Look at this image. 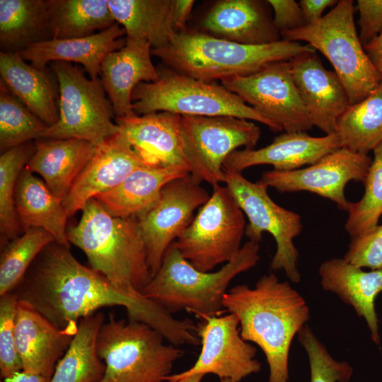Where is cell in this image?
Returning <instances> with one entry per match:
<instances>
[{
    "label": "cell",
    "mask_w": 382,
    "mask_h": 382,
    "mask_svg": "<svg viewBox=\"0 0 382 382\" xmlns=\"http://www.w3.org/2000/svg\"><path fill=\"white\" fill-rule=\"evenodd\" d=\"M11 292L73 337L81 319L103 307L120 306L126 309L129 320L149 325L173 345L200 343L192 320L174 318L141 293L117 288L100 272L80 263L69 248L55 241L40 252Z\"/></svg>",
    "instance_id": "obj_1"
},
{
    "label": "cell",
    "mask_w": 382,
    "mask_h": 382,
    "mask_svg": "<svg viewBox=\"0 0 382 382\" xmlns=\"http://www.w3.org/2000/svg\"><path fill=\"white\" fill-rule=\"evenodd\" d=\"M223 306L238 318L241 337L263 352L269 382H289L291 345L310 318L303 297L270 273L260 277L253 288L238 284L228 290Z\"/></svg>",
    "instance_id": "obj_2"
},
{
    "label": "cell",
    "mask_w": 382,
    "mask_h": 382,
    "mask_svg": "<svg viewBox=\"0 0 382 382\" xmlns=\"http://www.w3.org/2000/svg\"><path fill=\"white\" fill-rule=\"evenodd\" d=\"M81 211L79 223L66 231L69 242L117 288L141 293L152 276L137 219L113 216L95 198Z\"/></svg>",
    "instance_id": "obj_3"
},
{
    "label": "cell",
    "mask_w": 382,
    "mask_h": 382,
    "mask_svg": "<svg viewBox=\"0 0 382 382\" xmlns=\"http://www.w3.org/2000/svg\"><path fill=\"white\" fill-rule=\"evenodd\" d=\"M316 52L310 45L281 40L264 45L240 44L204 33H176L168 45L152 49L169 69L207 82L252 74L276 62Z\"/></svg>",
    "instance_id": "obj_4"
},
{
    "label": "cell",
    "mask_w": 382,
    "mask_h": 382,
    "mask_svg": "<svg viewBox=\"0 0 382 382\" xmlns=\"http://www.w3.org/2000/svg\"><path fill=\"white\" fill-rule=\"evenodd\" d=\"M259 252V243L248 241L220 270L203 272L191 265L171 244L159 270L141 293L171 314L185 310L199 318L219 316L230 282L257 264Z\"/></svg>",
    "instance_id": "obj_5"
},
{
    "label": "cell",
    "mask_w": 382,
    "mask_h": 382,
    "mask_svg": "<svg viewBox=\"0 0 382 382\" xmlns=\"http://www.w3.org/2000/svg\"><path fill=\"white\" fill-rule=\"evenodd\" d=\"M163 335L149 325L117 320L113 314L101 325L96 351L105 365L98 382H162L170 374L183 349L167 345Z\"/></svg>",
    "instance_id": "obj_6"
},
{
    "label": "cell",
    "mask_w": 382,
    "mask_h": 382,
    "mask_svg": "<svg viewBox=\"0 0 382 382\" xmlns=\"http://www.w3.org/2000/svg\"><path fill=\"white\" fill-rule=\"evenodd\" d=\"M157 69L158 81L141 82L132 92V107L137 115L169 112L180 115L231 116L260 122L274 132L283 131L221 84L195 79L168 67Z\"/></svg>",
    "instance_id": "obj_7"
},
{
    "label": "cell",
    "mask_w": 382,
    "mask_h": 382,
    "mask_svg": "<svg viewBox=\"0 0 382 382\" xmlns=\"http://www.w3.org/2000/svg\"><path fill=\"white\" fill-rule=\"evenodd\" d=\"M282 40L306 42L330 62L348 95L349 104L366 98L382 75L368 57L357 35L352 0H340L320 19L281 33Z\"/></svg>",
    "instance_id": "obj_8"
},
{
    "label": "cell",
    "mask_w": 382,
    "mask_h": 382,
    "mask_svg": "<svg viewBox=\"0 0 382 382\" xmlns=\"http://www.w3.org/2000/svg\"><path fill=\"white\" fill-rule=\"evenodd\" d=\"M48 66L59 88V120L40 139L76 138L96 146L119 132L112 105L100 79H88L79 66L65 62Z\"/></svg>",
    "instance_id": "obj_9"
},
{
    "label": "cell",
    "mask_w": 382,
    "mask_h": 382,
    "mask_svg": "<svg viewBox=\"0 0 382 382\" xmlns=\"http://www.w3.org/2000/svg\"><path fill=\"white\" fill-rule=\"evenodd\" d=\"M209 199L172 245L196 269L212 272L241 248L245 221L227 186H212Z\"/></svg>",
    "instance_id": "obj_10"
},
{
    "label": "cell",
    "mask_w": 382,
    "mask_h": 382,
    "mask_svg": "<svg viewBox=\"0 0 382 382\" xmlns=\"http://www.w3.org/2000/svg\"><path fill=\"white\" fill-rule=\"evenodd\" d=\"M180 139L190 174L199 182L224 181V163L239 147L253 149L260 129L253 121L231 116L181 115Z\"/></svg>",
    "instance_id": "obj_11"
},
{
    "label": "cell",
    "mask_w": 382,
    "mask_h": 382,
    "mask_svg": "<svg viewBox=\"0 0 382 382\" xmlns=\"http://www.w3.org/2000/svg\"><path fill=\"white\" fill-rule=\"evenodd\" d=\"M224 172L223 183L248 219L245 235L249 241L260 243L263 233H270L277 247L270 269L273 272L284 270L291 282L299 283V253L294 239L303 228L301 216L275 203L269 196L267 187L258 181L253 183L241 173Z\"/></svg>",
    "instance_id": "obj_12"
},
{
    "label": "cell",
    "mask_w": 382,
    "mask_h": 382,
    "mask_svg": "<svg viewBox=\"0 0 382 382\" xmlns=\"http://www.w3.org/2000/svg\"><path fill=\"white\" fill-rule=\"evenodd\" d=\"M221 81L224 88L286 132H306L313 127L294 84L289 61L273 62L252 74Z\"/></svg>",
    "instance_id": "obj_13"
},
{
    "label": "cell",
    "mask_w": 382,
    "mask_h": 382,
    "mask_svg": "<svg viewBox=\"0 0 382 382\" xmlns=\"http://www.w3.org/2000/svg\"><path fill=\"white\" fill-rule=\"evenodd\" d=\"M199 319L196 333L202 349L197 359L188 369L170 374L165 381L175 382L195 374H212L220 379L240 382L261 370V364L255 358L257 349L241 337L236 315L229 313Z\"/></svg>",
    "instance_id": "obj_14"
},
{
    "label": "cell",
    "mask_w": 382,
    "mask_h": 382,
    "mask_svg": "<svg viewBox=\"0 0 382 382\" xmlns=\"http://www.w3.org/2000/svg\"><path fill=\"white\" fill-rule=\"evenodd\" d=\"M201 183L190 174L170 181L156 204L137 218L152 277L168 248L191 223L194 212L209 199Z\"/></svg>",
    "instance_id": "obj_15"
},
{
    "label": "cell",
    "mask_w": 382,
    "mask_h": 382,
    "mask_svg": "<svg viewBox=\"0 0 382 382\" xmlns=\"http://www.w3.org/2000/svg\"><path fill=\"white\" fill-rule=\"evenodd\" d=\"M371 161L368 154L341 147L306 168L265 171L258 182L280 192H310L330 199L340 209L347 211L345 186L352 180L363 183Z\"/></svg>",
    "instance_id": "obj_16"
},
{
    "label": "cell",
    "mask_w": 382,
    "mask_h": 382,
    "mask_svg": "<svg viewBox=\"0 0 382 382\" xmlns=\"http://www.w3.org/2000/svg\"><path fill=\"white\" fill-rule=\"evenodd\" d=\"M181 115L158 112L115 117L118 134L131 146L143 163L149 167L190 168L180 139Z\"/></svg>",
    "instance_id": "obj_17"
},
{
    "label": "cell",
    "mask_w": 382,
    "mask_h": 382,
    "mask_svg": "<svg viewBox=\"0 0 382 382\" xmlns=\"http://www.w3.org/2000/svg\"><path fill=\"white\" fill-rule=\"evenodd\" d=\"M289 63L294 84L313 126L325 134L335 133L339 117L350 105L337 74L323 66L316 52L298 55Z\"/></svg>",
    "instance_id": "obj_18"
},
{
    "label": "cell",
    "mask_w": 382,
    "mask_h": 382,
    "mask_svg": "<svg viewBox=\"0 0 382 382\" xmlns=\"http://www.w3.org/2000/svg\"><path fill=\"white\" fill-rule=\"evenodd\" d=\"M146 166L117 133L96 146L91 158L62 203L70 217L97 195L119 185L137 168Z\"/></svg>",
    "instance_id": "obj_19"
},
{
    "label": "cell",
    "mask_w": 382,
    "mask_h": 382,
    "mask_svg": "<svg viewBox=\"0 0 382 382\" xmlns=\"http://www.w3.org/2000/svg\"><path fill=\"white\" fill-rule=\"evenodd\" d=\"M341 147L336 132L312 137L306 132H285L263 148L232 152L224 163V170L241 173L250 167L263 164L272 165L276 170H294L312 165Z\"/></svg>",
    "instance_id": "obj_20"
},
{
    "label": "cell",
    "mask_w": 382,
    "mask_h": 382,
    "mask_svg": "<svg viewBox=\"0 0 382 382\" xmlns=\"http://www.w3.org/2000/svg\"><path fill=\"white\" fill-rule=\"evenodd\" d=\"M125 45L107 54L101 63L100 80L110 100L115 117L135 115L132 95L141 82L159 79L152 63L151 46L145 40L125 37Z\"/></svg>",
    "instance_id": "obj_21"
},
{
    "label": "cell",
    "mask_w": 382,
    "mask_h": 382,
    "mask_svg": "<svg viewBox=\"0 0 382 382\" xmlns=\"http://www.w3.org/2000/svg\"><path fill=\"white\" fill-rule=\"evenodd\" d=\"M15 337L23 370L51 378L74 337L59 329L28 303L18 300Z\"/></svg>",
    "instance_id": "obj_22"
},
{
    "label": "cell",
    "mask_w": 382,
    "mask_h": 382,
    "mask_svg": "<svg viewBox=\"0 0 382 382\" xmlns=\"http://www.w3.org/2000/svg\"><path fill=\"white\" fill-rule=\"evenodd\" d=\"M266 1L221 0L204 16V33L244 45H264L282 40L267 9Z\"/></svg>",
    "instance_id": "obj_23"
},
{
    "label": "cell",
    "mask_w": 382,
    "mask_h": 382,
    "mask_svg": "<svg viewBox=\"0 0 382 382\" xmlns=\"http://www.w3.org/2000/svg\"><path fill=\"white\" fill-rule=\"evenodd\" d=\"M125 29L116 23L106 30L87 37L51 39L36 43L18 54L38 69H44L53 62L79 63L83 66L89 78L97 79L105 56L125 45Z\"/></svg>",
    "instance_id": "obj_24"
},
{
    "label": "cell",
    "mask_w": 382,
    "mask_h": 382,
    "mask_svg": "<svg viewBox=\"0 0 382 382\" xmlns=\"http://www.w3.org/2000/svg\"><path fill=\"white\" fill-rule=\"evenodd\" d=\"M0 74L8 91L47 127L57 122L59 88L50 66L38 69L18 53L1 52Z\"/></svg>",
    "instance_id": "obj_25"
},
{
    "label": "cell",
    "mask_w": 382,
    "mask_h": 382,
    "mask_svg": "<svg viewBox=\"0 0 382 382\" xmlns=\"http://www.w3.org/2000/svg\"><path fill=\"white\" fill-rule=\"evenodd\" d=\"M318 273L323 289L335 294L344 303L352 306L357 314L364 318L372 340L379 345V320L375 300L382 293V268L365 272L343 258H332L320 265Z\"/></svg>",
    "instance_id": "obj_26"
},
{
    "label": "cell",
    "mask_w": 382,
    "mask_h": 382,
    "mask_svg": "<svg viewBox=\"0 0 382 382\" xmlns=\"http://www.w3.org/2000/svg\"><path fill=\"white\" fill-rule=\"evenodd\" d=\"M35 144V152L25 168L38 173L63 201L93 155L96 145L76 138L38 139Z\"/></svg>",
    "instance_id": "obj_27"
},
{
    "label": "cell",
    "mask_w": 382,
    "mask_h": 382,
    "mask_svg": "<svg viewBox=\"0 0 382 382\" xmlns=\"http://www.w3.org/2000/svg\"><path fill=\"white\" fill-rule=\"evenodd\" d=\"M189 174L180 168L142 166L95 199L113 216L137 219L156 204L168 183Z\"/></svg>",
    "instance_id": "obj_28"
},
{
    "label": "cell",
    "mask_w": 382,
    "mask_h": 382,
    "mask_svg": "<svg viewBox=\"0 0 382 382\" xmlns=\"http://www.w3.org/2000/svg\"><path fill=\"white\" fill-rule=\"evenodd\" d=\"M15 206L24 229L42 228L53 236L55 242L69 248L66 230L69 216L62 200L52 192L42 180L25 167L17 180Z\"/></svg>",
    "instance_id": "obj_29"
},
{
    "label": "cell",
    "mask_w": 382,
    "mask_h": 382,
    "mask_svg": "<svg viewBox=\"0 0 382 382\" xmlns=\"http://www.w3.org/2000/svg\"><path fill=\"white\" fill-rule=\"evenodd\" d=\"M108 3L126 36L145 40L152 49L164 47L178 33L174 21L175 0H108Z\"/></svg>",
    "instance_id": "obj_30"
},
{
    "label": "cell",
    "mask_w": 382,
    "mask_h": 382,
    "mask_svg": "<svg viewBox=\"0 0 382 382\" xmlns=\"http://www.w3.org/2000/svg\"><path fill=\"white\" fill-rule=\"evenodd\" d=\"M52 38L47 0H0L1 52L20 53Z\"/></svg>",
    "instance_id": "obj_31"
},
{
    "label": "cell",
    "mask_w": 382,
    "mask_h": 382,
    "mask_svg": "<svg viewBox=\"0 0 382 382\" xmlns=\"http://www.w3.org/2000/svg\"><path fill=\"white\" fill-rule=\"evenodd\" d=\"M104 314L96 312L80 320L77 332L55 367L50 382H98L105 365L96 351L99 330Z\"/></svg>",
    "instance_id": "obj_32"
},
{
    "label": "cell",
    "mask_w": 382,
    "mask_h": 382,
    "mask_svg": "<svg viewBox=\"0 0 382 382\" xmlns=\"http://www.w3.org/2000/svg\"><path fill=\"white\" fill-rule=\"evenodd\" d=\"M52 39L84 37L112 26L108 0H47Z\"/></svg>",
    "instance_id": "obj_33"
},
{
    "label": "cell",
    "mask_w": 382,
    "mask_h": 382,
    "mask_svg": "<svg viewBox=\"0 0 382 382\" xmlns=\"http://www.w3.org/2000/svg\"><path fill=\"white\" fill-rule=\"evenodd\" d=\"M335 132L342 147L363 154L382 142V80L366 98L347 108Z\"/></svg>",
    "instance_id": "obj_34"
},
{
    "label": "cell",
    "mask_w": 382,
    "mask_h": 382,
    "mask_svg": "<svg viewBox=\"0 0 382 382\" xmlns=\"http://www.w3.org/2000/svg\"><path fill=\"white\" fill-rule=\"evenodd\" d=\"M35 144L29 141L1 153L0 156V230L3 248L18 237L21 223L15 206L18 178L33 155Z\"/></svg>",
    "instance_id": "obj_35"
},
{
    "label": "cell",
    "mask_w": 382,
    "mask_h": 382,
    "mask_svg": "<svg viewBox=\"0 0 382 382\" xmlns=\"http://www.w3.org/2000/svg\"><path fill=\"white\" fill-rule=\"evenodd\" d=\"M55 241L47 231L30 228L2 249L0 258V296L11 292L40 253Z\"/></svg>",
    "instance_id": "obj_36"
},
{
    "label": "cell",
    "mask_w": 382,
    "mask_h": 382,
    "mask_svg": "<svg viewBox=\"0 0 382 382\" xmlns=\"http://www.w3.org/2000/svg\"><path fill=\"white\" fill-rule=\"evenodd\" d=\"M47 126L1 81L0 150L3 153L14 146L40 138Z\"/></svg>",
    "instance_id": "obj_37"
},
{
    "label": "cell",
    "mask_w": 382,
    "mask_h": 382,
    "mask_svg": "<svg viewBox=\"0 0 382 382\" xmlns=\"http://www.w3.org/2000/svg\"><path fill=\"white\" fill-rule=\"evenodd\" d=\"M373 151L374 159L363 182L364 195L356 202H349L345 228L351 238L378 225L382 215V142Z\"/></svg>",
    "instance_id": "obj_38"
},
{
    "label": "cell",
    "mask_w": 382,
    "mask_h": 382,
    "mask_svg": "<svg viewBox=\"0 0 382 382\" xmlns=\"http://www.w3.org/2000/svg\"><path fill=\"white\" fill-rule=\"evenodd\" d=\"M298 340L305 349L311 371L310 382H349L353 369L347 361H338L306 324L298 333Z\"/></svg>",
    "instance_id": "obj_39"
},
{
    "label": "cell",
    "mask_w": 382,
    "mask_h": 382,
    "mask_svg": "<svg viewBox=\"0 0 382 382\" xmlns=\"http://www.w3.org/2000/svg\"><path fill=\"white\" fill-rule=\"evenodd\" d=\"M18 301L13 292L0 296V373L4 379L23 370L15 337Z\"/></svg>",
    "instance_id": "obj_40"
},
{
    "label": "cell",
    "mask_w": 382,
    "mask_h": 382,
    "mask_svg": "<svg viewBox=\"0 0 382 382\" xmlns=\"http://www.w3.org/2000/svg\"><path fill=\"white\" fill-rule=\"evenodd\" d=\"M343 259L361 268H382V225L352 238Z\"/></svg>",
    "instance_id": "obj_41"
},
{
    "label": "cell",
    "mask_w": 382,
    "mask_h": 382,
    "mask_svg": "<svg viewBox=\"0 0 382 382\" xmlns=\"http://www.w3.org/2000/svg\"><path fill=\"white\" fill-rule=\"evenodd\" d=\"M359 40L365 46L382 31V0H358Z\"/></svg>",
    "instance_id": "obj_42"
},
{
    "label": "cell",
    "mask_w": 382,
    "mask_h": 382,
    "mask_svg": "<svg viewBox=\"0 0 382 382\" xmlns=\"http://www.w3.org/2000/svg\"><path fill=\"white\" fill-rule=\"evenodd\" d=\"M267 2L273 9V24L280 34L306 25L299 3L294 0H268Z\"/></svg>",
    "instance_id": "obj_43"
},
{
    "label": "cell",
    "mask_w": 382,
    "mask_h": 382,
    "mask_svg": "<svg viewBox=\"0 0 382 382\" xmlns=\"http://www.w3.org/2000/svg\"><path fill=\"white\" fill-rule=\"evenodd\" d=\"M337 0H301L299 5L306 25L315 23L323 16V11L337 4Z\"/></svg>",
    "instance_id": "obj_44"
},
{
    "label": "cell",
    "mask_w": 382,
    "mask_h": 382,
    "mask_svg": "<svg viewBox=\"0 0 382 382\" xmlns=\"http://www.w3.org/2000/svg\"><path fill=\"white\" fill-rule=\"evenodd\" d=\"M194 4L193 0H175L174 21L177 30L185 28Z\"/></svg>",
    "instance_id": "obj_45"
},
{
    "label": "cell",
    "mask_w": 382,
    "mask_h": 382,
    "mask_svg": "<svg viewBox=\"0 0 382 382\" xmlns=\"http://www.w3.org/2000/svg\"><path fill=\"white\" fill-rule=\"evenodd\" d=\"M364 49L373 65L382 75V31L373 42L364 46Z\"/></svg>",
    "instance_id": "obj_46"
},
{
    "label": "cell",
    "mask_w": 382,
    "mask_h": 382,
    "mask_svg": "<svg viewBox=\"0 0 382 382\" xmlns=\"http://www.w3.org/2000/svg\"><path fill=\"white\" fill-rule=\"evenodd\" d=\"M4 380V382H50V378L21 370Z\"/></svg>",
    "instance_id": "obj_47"
},
{
    "label": "cell",
    "mask_w": 382,
    "mask_h": 382,
    "mask_svg": "<svg viewBox=\"0 0 382 382\" xmlns=\"http://www.w3.org/2000/svg\"><path fill=\"white\" fill-rule=\"evenodd\" d=\"M204 376V375L202 374H195L181 378L175 382H201Z\"/></svg>",
    "instance_id": "obj_48"
},
{
    "label": "cell",
    "mask_w": 382,
    "mask_h": 382,
    "mask_svg": "<svg viewBox=\"0 0 382 382\" xmlns=\"http://www.w3.org/2000/svg\"><path fill=\"white\" fill-rule=\"evenodd\" d=\"M220 382H234V381L229 378H222V379H220Z\"/></svg>",
    "instance_id": "obj_49"
}]
</instances>
